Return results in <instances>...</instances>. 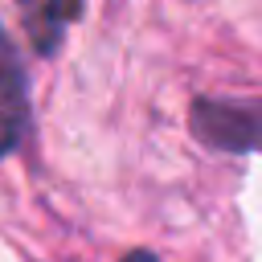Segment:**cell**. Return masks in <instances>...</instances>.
Segmentation results:
<instances>
[{"label":"cell","mask_w":262,"mask_h":262,"mask_svg":"<svg viewBox=\"0 0 262 262\" xmlns=\"http://www.w3.org/2000/svg\"><path fill=\"white\" fill-rule=\"evenodd\" d=\"M192 135L221 156H262V98H196L188 111Z\"/></svg>","instance_id":"cell-1"},{"label":"cell","mask_w":262,"mask_h":262,"mask_svg":"<svg viewBox=\"0 0 262 262\" xmlns=\"http://www.w3.org/2000/svg\"><path fill=\"white\" fill-rule=\"evenodd\" d=\"M29 127V78L12 37L0 29V156H8Z\"/></svg>","instance_id":"cell-2"},{"label":"cell","mask_w":262,"mask_h":262,"mask_svg":"<svg viewBox=\"0 0 262 262\" xmlns=\"http://www.w3.org/2000/svg\"><path fill=\"white\" fill-rule=\"evenodd\" d=\"M16 4L29 12L33 25H53V29L70 25L78 16V8H82V0H16Z\"/></svg>","instance_id":"cell-3"},{"label":"cell","mask_w":262,"mask_h":262,"mask_svg":"<svg viewBox=\"0 0 262 262\" xmlns=\"http://www.w3.org/2000/svg\"><path fill=\"white\" fill-rule=\"evenodd\" d=\"M119 262H160L156 254H147V250H131V254H123Z\"/></svg>","instance_id":"cell-4"}]
</instances>
